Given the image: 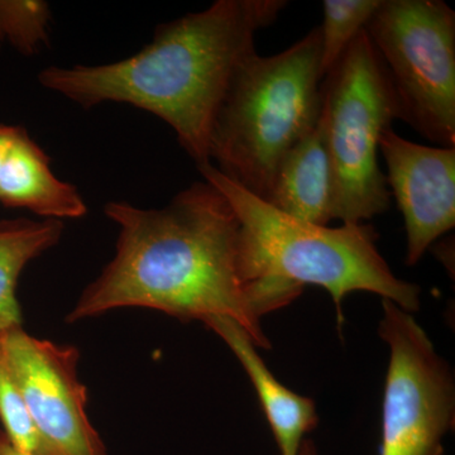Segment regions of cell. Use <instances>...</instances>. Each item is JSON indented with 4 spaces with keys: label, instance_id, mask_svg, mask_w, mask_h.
Segmentation results:
<instances>
[{
    "label": "cell",
    "instance_id": "obj_1",
    "mask_svg": "<svg viewBox=\"0 0 455 455\" xmlns=\"http://www.w3.org/2000/svg\"><path fill=\"white\" fill-rule=\"evenodd\" d=\"M104 212L119 227L113 259L84 290L66 322L122 307H145L181 320L235 319L256 347L269 341L254 313L241 223L227 197L194 182L161 209L110 202Z\"/></svg>",
    "mask_w": 455,
    "mask_h": 455
},
{
    "label": "cell",
    "instance_id": "obj_2",
    "mask_svg": "<svg viewBox=\"0 0 455 455\" xmlns=\"http://www.w3.org/2000/svg\"><path fill=\"white\" fill-rule=\"evenodd\" d=\"M286 5V0H218L158 26L136 55L106 65L50 66L38 82L83 108L113 101L154 114L200 166L211 163L212 124L233 75L256 51V33Z\"/></svg>",
    "mask_w": 455,
    "mask_h": 455
},
{
    "label": "cell",
    "instance_id": "obj_3",
    "mask_svg": "<svg viewBox=\"0 0 455 455\" xmlns=\"http://www.w3.org/2000/svg\"><path fill=\"white\" fill-rule=\"evenodd\" d=\"M197 170L232 205L242 242L253 309L262 317L299 298L305 284L331 293L343 323L341 302L355 291L377 293L406 311L420 307V287L392 274L368 224L328 228L277 211L232 181L212 163Z\"/></svg>",
    "mask_w": 455,
    "mask_h": 455
},
{
    "label": "cell",
    "instance_id": "obj_4",
    "mask_svg": "<svg viewBox=\"0 0 455 455\" xmlns=\"http://www.w3.org/2000/svg\"><path fill=\"white\" fill-rule=\"evenodd\" d=\"M323 82L320 27L278 55L245 57L212 124L211 163L266 202L284 155L319 121Z\"/></svg>",
    "mask_w": 455,
    "mask_h": 455
},
{
    "label": "cell",
    "instance_id": "obj_5",
    "mask_svg": "<svg viewBox=\"0 0 455 455\" xmlns=\"http://www.w3.org/2000/svg\"><path fill=\"white\" fill-rule=\"evenodd\" d=\"M322 118L334 172V220L359 224L387 211L392 194L379 169V140L400 112L366 29L324 77Z\"/></svg>",
    "mask_w": 455,
    "mask_h": 455
},
{
    "label": "cell",
    "instance_id": "obj_6",
    "mask_svg": "<svg viewBox=\"0 0 455 455\" xmlns=\"http://www.w3.org/2000/svg\"><path fill=\"white\" fill-rule=\"evenodd\" d=\"M396 94L400 119L455 147V13L442 0H382L364 27Z\"/></svg>",
    "mask_w": 455,
    "mask_h": 455
},
{
    "label": "cell",
    "instance_id": "obj_7",
    "mask_svg": "<svg viewBox=\"0 0 455 455\" xmlns=\"http://www.w3.org/2000/svg\"><path fill=\"white\" fill-rule=\"evenodd\" d=\"M379 337L390 347L382 409L381 455H444L455 390L447 362L409 311L382 299Z\"/></svg>",
    "mask_w": 455,
    "mask_h": 455
},
{
    "label": "cell",
    "instance_id": "obj_8",
    "mask_svg": "<svg viewBox=\"0 0 455 455\" xmlns=\"http://www.w3.org/2000/svg\"><path fill=\"white\" fill-rule=\"evenodd\" d=\"M0 349L37 430L40 455H108L86 412L76 347L38 339L20 325L0 331Z\"/></svg>",
    "mask_w": 455,
    "mask_h": 455
},
{
    "label": "cell",
    "instance_id": "obj_9",
    "mask_svg": "<svg viewBox=\"0 0 455 455\" xmlns=\"http://www.w3.org/2000/svg\"><path fill=\"white\" fill-rule=\"evenodd\" d=\"M391 187L405 220L406 263L415 265L455 226V147L418 145L391 127L379 140Z\"/></svg>",
    "mask_w": 455,
    "mask_h": 455
},
{
    "label": "cell",
    "instance_id": "obj_10",
    "mask_svg": "<svg viewBox=\"0 0 455 455\" xmlns=\"http://www.w3.org/2000/svg\"><path fill=\"white\" fill-rule=\"evenodd\" d=\"M0 204L41 220H79L88 212L76 187L57 178L50 156L20 125L0 124Z\"/></svg>",
    "mask_w": 455,
    "mask_h": 455
},
{
    "label": "cell",
    "instance_id": "obj_11",
    "mask_svg": "<svg viewBox=\"0 0 455 455\" xmlns=\"http://www.w3.org/2000/svg\"><path fill=\"white\" fill-rule=\"evenodd\" d=\"M334 199L333 166L320 112L315 127L278 164L266 202L296 220L326 227L334 220Z\"/></svg>",
    "mask_w": 455,
    "mask_h": 455
},
{
    "label": "cell",
    "instance_id": "obj_12",
    "mask_svg": "<svg viewBox=\"0 0 455 455\" xmlns=\"http://www.w3.org/2000/svg\"><path fill=\"white\" fill-rule=\"evenodd\" d=\"M204 324L226 341L243 366L259 395L280 455H299L305 434L310 433L319 421L314 401L278 381L257 353L251 335L235 319L212 316Z\"/></svg>",
    "mask_w": 455,
    "mask_h": 455
},
{
    "label": "cell",
    "instance_id": "obj_13",
    "mask_svg": "<svg viewBox=\"0 0 455 455\" xmlns=\"http://www.w3.org/2000/svg\"><path fill=\"white\" fill-rule=\"evenodd\" d=\"M64 228L61 220H0V331L22 325L18 280L29 262L59 243Z\"/></svg>",
    "mask_w": 455,
    "mask_h": 455
},
{
    "label": "cell",
    "instance_id": "obj_14",
    "mask_svg": "<svg viewBox=\"0 0 455 455\" xmlns=\"http://www.w3.org/2000/svg\"><path fill=\"white\" fill-rule=\"evenodd\" d=\"M382 0H325L322 31V73L326 76L353 40L363 31Z\"/></svg>",
    "mask_w": 455,
    "mask_h": 455
},
{
    "label": "cell",
    "instance_id": "obj_15",
    "mask_svg": "<svg viewBox=\"0 0 455 455\" xmlns=\"http://www.w3.org/2000/svg\"><path fill=\"white\" fill-rule=\"evenodd\" d=\"M50 8L37 0H0V44L32 55L49 40Z\"/></svg>",
    "mask_w": 455,
    "mask_h": 455
},
{
    "label": "cell",
    "instance_id": "obj_16",
    "mask_svg": "<svg viewBox=\"0 0 455 455\" xmlns=\"http://www.w3.org/2000/svg\"><path fill=\"white\" fill-rule=\"evenodd\" d=\"M0 424L11 442L27 453L40 455L41 442L31 415L0 349Z\"/></svg>",
    "mask_w": 455,
    "mask_h": 455
},
{
    "label": "cell",
    "instance_id": "obj_17",
    "mask_svg": "<svg viewBox=\"0 0 455 455\" xmlns=\"http://www.w3.org/2000/svg\"><path fill=\"white\" fill-rule=\"evenodd\" d=\"M0 455H35L31 453H27L25 451H20V448H17L13 443L11 442V439L5 435L4 431L0 429Z\"/></svg>",
    "mask_w": 455,
    "mask_h": 455
},
{
    "label": "cell",
    "instance_id": "obj_18",
    "mask_svg": "<svg viewBox=\"0 0 455 455\" xmlns=\"http://www.w3.org/2000/svg\"><path fill=\"white\" fill-rule=\"evenodd\" d=\"M299 455H316L313 443L309 442V440H304L301 444L300 451H299Z\"/></svg>",
    "mask_w": 455,
    "mask_h": 455
}]
</instances>
